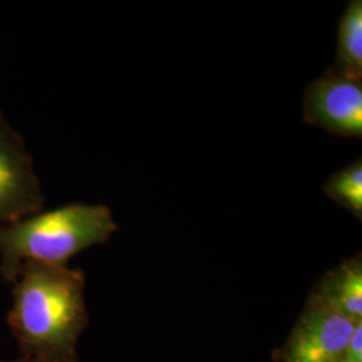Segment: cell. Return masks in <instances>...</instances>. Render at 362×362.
I'll list each match as a JSON object with an SVG mask.
<instances>
[{
  "instance_id": "1",
  "label": "cell",
  "mask_w": 362,
  "mask_h": 362,
  "mask_svg": "<svg viewBox=\"0 0 362 362\" xmlns=\"http://www.w3.org/2000/svg\"><path fill=\"white\" fill-rule=\"evenodd\" d=\"M13 285L8 325L22 357L77 358L78 338L89 322L85 272L67 266L25 262Z\"/></svg>"
},
{
  "instance_id": "2",
  "label": "cell",
  "mask_w": 362,
  "mask_h": 362,
  "mask_svg": "<svg viewBox=\"0 0 362 362\" xmlns=\"http://www.w3.org/2000/svg\"><path fill=\"white\" fill-rule=\"evenodd\" d=\"M117 231L105 206L69 204L0 224V274L13 284L25 262L67 266L81 251L103 245Z\"/></svg>"
},
{
  "instance_id": "3",
  "label": "cell",
  "mask_w": 362,
  "mask_h": 362,
  "mask_svg": "<svg viewBox=\"0 0 362 362\" xmlns=\"http://www.w3.org/2000/svg\"><path fill=\"white\" fill-rule=\"evenodd\" d=\"M303 118L333 136L362 137V79L330 67L303 95Z\"/></svg>"
},
{
  "instance_id": "4",
  "label": "cell",
  "mask_w": 362,
  "mask_h": 362,
  "mask_svg": "<svg viewBox=\"0 0 362 362\" xmlns=\"http://www.w3.org/2000/svg\"><path fill=\"white\" fill-rule=\"evenodd\" d=\"M43 204L45 196L33 157L23 137L0 109V224L34 215Z\"/></svg>"
},
{
  "instance_id": "5",
  "label": "cell",
  "mask_w": 362,
  "mask_h": 362,
  "mask_svg": "<svg viewBox=\"0 0 362 362\" xmlns=\"http://www.w3.org/2000/svg\"><path fill=\"white\" fill-rule=\"evenodd\" d=\"M360 324V322H358ZM357 322L308 298L276 362H344Z\"/></svg>"
},
{
  "instance_id": "6",
  "label": "cell",
  "mask_w": 362,
  "mask_h": 362,
  "mask_svg": "<svg viewBox=\"0 0 362 362\" xmlns=\"http://www.w3.org/2000/svg\"><path fill=\"white\" fill-rule=\"evenodd\" d=\"M309 299L353 322H362L361 254L344 260L326 272L313 288Z\"/></svg>"
},
{
  "instance_id": "7",
  "label": "cell",
  "mask_w": 362,
  "mask_h": 362,
  "mask_svg": "<svg viewBox=\"0 0 362 362\" xmlns=\"http://www.w3.org/2000/svg\"><path fill=\"white\" fill-rule=\"evenodd\" d=\"M338 71L362 79V1H350L338 30L336 62Z\"/></svg>"
},
{
  "instance_id": "8",
  "label": "cell",
  "mask_w": 362,
  "mask_h": 362,
  "mask_svg": "<svg viewBox=\"0 0 362 362\" xmlns=\"http://www.w3.org/2000/svg\"><path fill=\"white\" fill-rule=\"evenodd\" d=\"M324 192L338 206L362 219V160L333 173L325 182Z\"/></svg>"
},
{
  "instance_id": "9",
  "label": "cell",
  "mask_w": 362,
  "mask_h": 362,
  "mask_svg": "<svg viewBox=\"0 0 362 362\" xmlns=\"http://www.w3.org/2000/svg\"><path fill=\"white\" fill-rule=\"evenodd\" d=\"M346 362H362V322L356 325L345 354Z\"/></svg>"
},
{
  "instance_id": "10",
  "label": "cell",
  "mask_w": 362,
  "mask_h": 362,
  "mask_svg": "<svg viewBox=\"0 0 362 362\" xmlns=\"http://www.w3.org/2000/svg\"><path fill=\"white\" fill-rule=\"evenodd\" d=\"M0 362L10 361H3V360H0ZM11 362H79V360H78V357L77 358H70V360H40V358H28V357H21L19 360Z\"/></svg>"
},
{
  "instance_id": "11",
  "label": "cell",
  "mask_w": 362,
  "mask_h": 362,
  "mask_svg": "<svg viewBox=\"0 0 362 362\" xmlns=\"http://www.w3.org/2000/svg\"><path fill=\"white\" fill-rule=\"evenodd\" d=\"M344 362H346V361H344Z\"/></svg>"
}]
</instances>
